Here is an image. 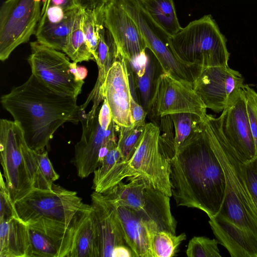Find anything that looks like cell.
<instances>
[{"label":"cell","mask_w":257,"mask_h":257,"mask_svg":"<svg viewBox=\"0 0 257 257\" xmlns=\"http://www.w3.org/2000/svg\"><path fill=\"white\" fill-rule=\"evenodd\" d=\"M216 117L207 114L178 150L166 157L177 206L197 208L209 218L219 212L225 194V178L216 154Z\"/></svg>","instance_id":"6da1fadb"},{"label":"cell","mask_w":257,"mask_h":257,"mask_svg":"<svg viewBox=\"0 0 257 257\" xmlns=\"http://www.w3.org/2000/svg\"><path fill=\"white\" fill-rule=\"evenodd\" d=\"M216 151L223 170L221 208L208 221L219 243L232 257H257V207L250 193L244 162L223 136L217 120Z\"/></svg>","instance_id":"7a4b0ae2"},{"label":"cell","mask_w":257,"mask_h":257,"mask_svg":"<svg viewBox=\"0 0 257 257\" xmlns=\"http://www.w3.org/2000/svg\"><path fill=\"white\" fill-rule=\"evenodd\" d=\"M1 101L21 128L28 146L36 152L47 151L54 133L64 123L80 121L83 111L77 98L51 90L32 74L2 95Z\"/></svg>","instance_id":"3957f363"},{"label":"cell","mask_w":257,"mask_h":257,"mask_svg":"<svg viewBox=\"0 0 257 257\" xmlns=\"http://www.w3.org/2000/svg\"><path fill=\"white\" fill-rule=\"evenodd\" d=\"M160 134L158 125L147 123L140 144L126 160L119 161V154L114 150L110 151L93 172L94 191L102 194L124 178L138 177L172 197L170 164L162 151Z\"/></svg>","instance_id":"277c9868"},{"label":"cell","mask_w":257,"mask_h":257,"mask_svg":"<svg viewBox=\"0 0 257 257\" xmlns=\"http://www.w3.org/2000/svg\"><path fill=\"white\" fill-rule=\"evenodd\" d=\"M226 41L210 15L191 22L169 38L171 49L179 59L202 68L228 66Z\"/></svg>","instance_id":"5b68a950"},{"label":"cell","mask_w":257,"mask_h":257,"mask_svg":"<svg viewBox=\"0 0 257 257\" xmlns=\"http://www.w3.org/2000/svg\"><path fill=\"white\" fill-rule=\"evenodd\" d=\"M0 153L3 176L15 203L34 189L37 171L33 151L15 121L0 120Z\"/></svg>","instance_id":"8992f818"},{"label":"cell","mask_w":257,"mask_h":257,"mask_svg":"<svg viewBox=\"0 0 257 257\" xmlns=\"http://www.w3.org/2000/svg\"><path fill=\"white\" fill-rule=\"evenodd\" d=\"M102 193L115 205L134 210L145 222L159 230L176 234L177 221L172 214L170 197L155 189L144 178H127Z\"/></svg>","instance_id":"52a82bcc"},{"label":"cell","mask_w":257,"mask_h":257,"mask_svg":"<svg viewBox=\"0 0 257 257\" xmlns=\"http://www.w3.org/2000/svg\"><path fill=\"white\" fill-rule=\"evenodd\" d=\"M28 59L32 74L51 90L77 98L81 92L87 70L75 62H70L64 52L37 41L30 43Z\"/></svg>","instance_id":"ba28073f"},{"label":"cell","mask_w":257,"mask_h":257,"mask_svg":"<svg viewBox=\"0 0 257 257\" xmlns=\"http://www.w3.org/2000/svg\"><path fill=\"white\" fill-rule=\"evenodd\" d=\"M118 1L137 25L147 48L154 54L163 72L193 87L202 68L186 63L175 55L171 49L170 36L151 19L138 0Z\"/></svg>","instance_id":"9c48e42d"},{"label":"cell","mask_w":257,"mask_h":257,"mask_svg":"<svg viewBox=\"0 0 257 257\" xmlns=\"http://www.w3.org/2000/svg\"><path fill=\"white\" fill-rule=\"evenodd\" d=\"M83 204L76 192L53 183L50 190H33L15 206L19 217L27 224L41 218L70 224Z\"/></svg>","instance_id":"30bf717a"},{"label":"cell","mask_w":257,"mask_h":257,"mask_svg":"<svg viewBox=\"0 0 257 257\" xmlns=\"http://www.w3.org/2000/svg\"><path fill=\"white\" fill-rule=\"evenodd\" d=\"M44 0H6L0 10V59L35 35Z\"/></svg>","instance_id":"8fae6325"},{"label":"cell","mask_w":257,"mask_h":257,"mask_svg":"<svg viewBox=\"0 0 257 257\" xmlns=\"http://www.w3.org/2000/svg\"><path fill=\"white\" fill-rule=\"evenodd\" d=\"M101 106L91 108L88 113L82 111L80 121L82 133L80 140L75 146L73 162L79 177H88L100 166L101 151H109L117 147V135L119 126L113 119L108 128L100 125L98 114Z\"/></svg>","instance_id":"7c38bea8"},{"label":"cell","mask_w":257,"mask_h":257,"mask_svg":"<svg viewBox=\"0 0 257 257\" xmlns=\"http://www.w3.org/2000/svg\"><path fill=\"white\" fill-rule=\"evenodd\" d=\"M206 109L192 85L163 72L158 78L148 115L160 118L174 113H191L203 118L207 115Z\"/></svg>","instance_id":"4fadbf2b"},{"label":"cell","mask_w":257,"mask_h":257,"mask_svg":"<svg viewBox=\"0 0 257 257\" xmlns=\"http://www.w3.org/2000/svg\"><path fill=\"white\" fill-rule=\"evenodd\" d=\"M244 78L237 70L227 66L203 68L193 88L207 108L222 111L238 96Z\"/></svg>","instance_id":"5bb4252c"},{"label":"cell","mask_w":257,"mask_h":257,"mask_svg":"<svg viewBox=\"0 0 257 257\" xmlns=\"http://www.w3.org/2000/svg\"><path fill=\"white\" fill-rule=\"evenodd\" d=\"M83 10L77 0H44L35 34L37 41L63 52L67 38Z\"/></svg>","instance_id":"9a60e30c"},{"label":"cell","mask_w":257,"mask_h":257,"mask_svg":"<svg viewBox=\"0 0 257 257\" xmlns=\"http://www.w3.org/2000/svg\"><path fill=\"white\" fill-rule=\"evenodd\" d=\"M100 13L114 38L119 56L132 64L145 54L147 48L141 32L118 0H109Z\"/></svg>","instance_id":"2e32d148"},{"label":"cell","mask_w":257,"mask_h":257,"mask_svg":"<svg viewBox=\"0 0 257 257\" xmlns=\"http://www.w3.org/2000/svg\"><path fill=\"white\" fill-rule=\"evenodd\" d=\"M221 132L244 163L256 155L255 146L242 89L217 117Z\"/></svg>","instance_id":"e0dca14e"},{"label":"cell","mask_w":257,"mask_h":257,"mask_svg":"<svg viewBox=\"0 0 257 257\" xmlns=\"http://www.w3.org/2000/svg\"><path fill=\"white\" fill-rule=\"evenodd\" d=\"M76 217L70 224L46 218L28 224L31 257H68Z\"/></svg>","instance_id":"ac0fdd59"},{"label":"cell","mask_w":257,"mask_h":257,"mask_svg":"<svg viewBox=\"0 0 257 257\" xmlns=\"http://www.w3.org/2000/svg\"><path fill=\"white\" fill-rule=\"evenodd\" d=\"M126 60L120 56L110 67L104 84L103 96L109 106L112 119L119 126L134 125L130 102L133 97Z\"/></svg>","instance_id":"d6986e66"},{"label":"cell","mask_w":257,"mask_h":257,"mask_svg":"<svg viewBox=\"0 0 257 257\" xmlns=\"http://www.w3.org/2000/svg\"><path fill=\"white\" fill-rule=\"evenodd\" d=\"M91 199L98 235L100 257H112L116 247L127 245L116 207L102 193L94 191Z\"/></svg>","instance_id":"ffe728a7"},{"label":"cell","mask_w":257,"mask_h":257,"mask_svg":"<svg viewBox=\"0 0 257 257\" xmlns=\"http://www.w3.org/2000/svg\"><path fill=\"white\" fill-rule=\"evenodd\" d=\"M98 21V44L96 51V63L98 74L96 83L85 102L80 105L85 110L90 101L92 107L98 108L103 100V87L108 72L112 64L119 58L118 51L114 38L109 30L104 25L101 18Z\"/></svg>","instance_id":"44dd1931"},{"label":"cell","mask_w":257,"mask_h":257,"mask_svg":"<svg viewBox=\"0 0 257 257\" xmlns=\"http://www.w3.org/2000/svg\"><path fill=\"white\" fill-rule=\"evenodd\" d=\"M68 257H100L98 235L91 205L78 212Z\"/></svg>","instance_id":"7402d4cb"},{"label":"cell","mask_w":257,"mask_h":257,"mask_svg":"<svg viewBox=\"0 0 257 257\" xmlns=\"http://www.w3.org/2000/svg\"><path fill=\"white\" fill-rule=\"evenodd\" d=\"M140 65L135 72L134 84L137 99L149 114L158 78L163 69L154 54L147 48L145 54L138 60Z\"/></svg>","instance_id":"603a6c76"},{"label":"cell","mask_w":257,"mask_h":257,"mask_svg":"<svg viewBox=\"0 0 257 257\" xmlns=\"http://www.w3.org/2000/svg\"><path fill=\"white\" fill-rule=\"evenodd\" d=\"M114 205L126 245L136 257H153L145 221L132 209Z\"/></svg>","instance_id":"cb8c5ba5"},{"label":"cell","mask_w":257,"mask_h":257,"mask_svg":"<svg viewBox=\"0 0 257 257\" xmlns=\"http://www.w3.org/2000/svg\"><path fill=\"white\" fill-rule=\"evenodd\" d=\"M0 257H31L28 225L20 218L0 221Z\"/></svg>","instance_id":"d4e9b609"},{"label":"cell","mask_w":257,"mask_h":257,"mask_svg":"<svg viewBox=\"0 0 257 257\" xmlns=\"http://www.w3.org/2000/svg\"><path fill=\"white\" fill-rule=\"evenodd\" d=\"M138 1L151 19L170 36L181 29L173 0Z\"/></svg>","instance_id":"484cf974"},{"label":"cell","mask_w":257,"mask_h":257,"mask_svg":"<svg viewBox=\"0 0 257 257\" xmlns=\"http://www.w3.org/2000/svg\"><path fill=\"white\" fill-rule=\"evenodd\" d=\"M84 10L77 16L74 26L69 34L63 52L76 63L90 60L95 61L88 45L83 31Z\"/></svg>","instance_id":"4316f807"},{"label":"cell","mask_w":257,"mask_h":257,"mask_svg":"<svg viewBox=\"0 0 257 257\" xmlns=\"http://www.w3.org/2000/svg\"><path fill=\"white\" fill-rule=\"evenodd\" d=\"M146 226L153 257L176 256L179 246L187 237L184 232L176 235L168 231L154 229Z\"/></svg>","instance_id":"83f0119b"},{"label":"cell","mask_w":257,"mask_h":257,"mask_svg":"<svg viewBox=\"0 0 257 257\" xmlns=\"http://www.w3.org/2000/svg\"><path fill=\"white\" fill-rule=\"evenodd\" d=\"M37 165L34 180V189L50 190L59 175L55 171L48 155V151L36 152L33 151Z\"/></svg>","instance_id":"f1b7e54d"},{"label":"cell","mask_w":257,"mask_h":257,"mask_svg":"<svg viewBox=\"0 0 257 257\" xmlns=\"http://www.w3.org/2000/svg\"><path fill=\"white\" fill-rule=\"evenodd\" d=\"M146 123L119 126L117 147L121 154V161L128 158L138 147L143 137Z\"/></svg>","instance_id":"f546056e"},{"label":"cell","mask_w":257,"mask_h":257,"mask_svg":"<svg viewBox=\"0 0 257 257\" xmlns=\"http://www.w3.org/2000/svg\"><path fill=\"white\" fill-rule=\"evenodd\" d=\"M170 116L173 123L175 134L173 151L166 156L178 150L191 135L197 123L203 119L197 114L191 113H174Z\"/></svg>","instance_id":"4dcf8cb0"},{"label":"cell","mask_w":257,"mask_h":257,"mask_svg":"<svg viewBox=\"0 0 257 257\" xmlns=\"http://www.w3.org/2000/svg\"><path fill=\"white\" fill-rule=\"evenodd\" d=\"M218 241L205 236H194L189 241L186 251L188 257H221Z\"/></svg>","instance_id":"1f68e13d"},{"label":"cell","mask_w":257,"mask_h":257,"mask_svg":"<svg viewBox=\"0 0 257 257\" xmlns=\"http://www.w3.org/2000/svg\"><path fill=\"white\" fill-rule=\"evenodd\" d=\"M98 22L95 10H84L83 31L88 45L96 60V51L98 44Z\"/></svg>","instance_id":"d6a6232c"},{"label":"cell","mask_w":257,"mask_h":257,"mask_svg":"<svg viewBox=\"0 0 257 257\" xmlns=\"http://www.w3.org/2000/svg\"><path fill=\"white\" fill-rule=\"evenodd\" d=\"M242 91L246 100V108L254 139L257 156V92L249 85L244 84Z\"/></svg>","instance_id":"836d02e7"},{"label":"cell","mask_w":257,"mask_h":257,"mask_svg":"<svg viewBox=\"0 0 257 257\" xmlns=\"http://www.w3.org/2000/svg\"><path fill=\"white\" fill-rule=\"evenodd\" d=\"M2 174L0 180V221L20 218Z\"/></svg>","instance_id":"e575fe53"},{"label":"cell","mask_w":257,"mask_h":257,"mask_svg":"<svg viewBox=\"0 0 257 257\" xmlns=\"http://www.w3.org/2000/svg\"><path fill=\"white\" fill-rule=\"evenodd\" d=\"M244 170L248 189L257 207V156L244 163Z\"/></svg>","instance_id":"d590c367"},{"label":"cell","mask_w":257,"mask_h":257,"mask_svg":"<svg viewBox=\"0 0 257 257\" xmlns=\"http://www.w3.org/2000/svg\"><path fill=\"white\" fill-rule=\"evenodd\" d=\"M130 111L134 124L146 123L145 119L148 112L142 106L132 97L130 102Z\"/></svg>","instance_id":"8d00e7d4"},{"label":"cell","mask_w":257,"mask_h":257,"mask_svg":"<svg viewBox=\"0 0 257 257\" xmlns=\"http://www.w3.org/2000/svg\"><path fill=\"white\" fill-rule=\"evenodd\" d=\"M98 119L101 126L105 130L108 128L112 120L109 106L105 98L99 111Z\"/></svg>","instance_id":"74e56055"},{"label":"cell","mask_w":257,"mask_h":257,"mask_svg":"<svg viewBox=\"0 0 257 257\" xmlns=\"http://www.w3.org/2000/svg\"><path fill=\"white\" fill-rule=\"evenodd\" d=\"M84 10H97L102 8L109 0H77Z\"/></svg>","instance_id":"f35d334b"},{"label":"cell","mask_w":257,"mask_h":257,"mask_svg":"<svg viewBox=\"0 0 257 257\" xmlns=\"http://www.w3.org/2000/svg\"><path fill=\"white\" fill-rule=\"evenodd\" d=\"M112 257H136L135 255L127 245H122L116 247L112 252Z\"/></svg>","instance_id":"ab89813d"}]
</instances>
